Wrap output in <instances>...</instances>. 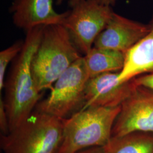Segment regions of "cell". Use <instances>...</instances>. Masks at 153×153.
Returning a JSON list of instances; mask_svg holds the SVG:
<instances>
[{
	"mask_svg": "<svg viewBox=\"0 0 153 153\" xmlns=\"http://www.w3.org/2000/svg\"><path fill=\"white\" fill-rule=\"evenodd\" d=\"M133 132L153 133V91L140 86L121 105L112 137Z\"/></svg>",
	"mask_w": 153,
	"mask_h": 153,
	"instance_id": "7",
	"label": "cell"
},
{
	"mask_svg": "<svg viewBox=\"0 0 153 153\" xmlns=\"http://www.w3.org/2000/svg\"><path fill=\"white\" fill-rule=\"evenodd\" d=\"M148 34L125 53L123 69L119 74L121 82L131 81L143 74L153 73V16Z\"/></svg>",
	"mask_w": 153,
	"mask_h": 153,
	"instance_id": "11",
	"label": "cell"
},
{
	"mask_svg": "<svg viewBox=\"0 0 153 153\" xmlns=\"http://www.w3.org/2000/svg\"><path fill=\"white\" fill-rule=\"evenodd\" d=\"M90 76L81 56L56 80L49 96L39 102L35 109L61 119H65L82 109L85 90Z\"/></svg>",
	"mask_w": 153,
	"mask_h": 153,
	"instance_id": "5",
	"label": "cell"
},
{
	"mask_svg": "<svg viewBox=\"0 0 153 153\" xmlns=\"http://www.w3.org/2000/svg\"><path fill=\"white\" fill-rule=\"evenodd\" d=\"M14 24L26 31L39 26L62 25L67 11H55L52 0H13L10 8Z\"/></svg>",
	"mask_w": 153,
	"mask_h": 153,
	"instance_id": "10",
	"label": "cell"
},
{
	"mask_svg": "<svg viewBox=\"0 0 153 153\" xmlns=\"http://www.w3.org/2000/svg\"><path fill=\"white\" fill-rule=\"evenodd\" d=\"M104 149L106 153H153V133L133 132L112 137Z\"/></svg>",
	"mask_w": 153,
	"mask_h": 153,
	"instance_id": "13",
	"label": "cell"
},
{
	"mask_svg": "<svg viewBox=\"0 0 153 153\" xmlns=\"http://www.w3.org/2000/svg\"><path fill=\"white\" fill-rule=\"evenodd\" d=\"M90 78L109 72H119L123 68L125 53L93 47L83 56Z\"/></svg>",
	"mask_w": 153,
	"mask_h": 153,
	"instance_id": "12",
	"label": "cell"
},
{
	"mask_svg": "<svg viewBox=\"0 0 153 153\" xmlns=\"http://www.w3.org/2000/svg\"><path fill=\"white\" fill-rule=\"evenodd\" d=\"M63 119L35 109L7 134H1L4 153H57L63 139Z\"/></svg>",
	"mask_w": 153,
	"mask_h": 153,
	"instance_id": "4",
	"label": "cell"
},
{
	"mask_svg": "<svg viewBox=\"0 0 153 153\" xmlns=\"http://www.w3.org/2000/svg\"><path fill=\"white\" fill-rule=\"evenodd\" d=\"M24 40L15 42L0 52V91L4 89L6 72L11 61L14 60L22 50Z\"/></svg>",
	"mask_w": 153,
	"mask_h": 153,
	"instance_id": "14",
	"label": "cell"
},
{
	"mask_svg": "<svg viewBox=\"0 0 153 153\" xmlns=\"http://www.w3.org/2000/svg\"><path fill=\"white\" fill-rule=\"evenodd\" d=\"M44 26L26 31L23 45L13 60L5 82L4 99L10 131L26 120L35 109L42 93L38 89L32 71V62Z\"/></svg>",
	"mask_w": 153,
	"mask_h": 153,
	"instance_id": "1",
	"label": "cell"
},
{
	"mask_svg": "<svg viewBox=\"0 0 153 153\" xmlns=\"http://www.w3.org/2000/svg\"><path fill=\"white\" fill-rule=\"evenodd\" d=\"M138 86L147 88L153 91V73L147 74L134 78Z\"/></svg>",
	"mask_w": 153,
	"mask_h": 153,
	"instance_id": "16",
	"label": "cell"
},
{
	"mask_svg": "<svg viewBox=\"0 0 153 153\" xmlns=\"http://www.w3.org/2000/svg\"><path fill=\"white\" fill-rule=\"evenodd\" d=\"M80 0H57V4H61L64 2H68V4L71 5V6L74 5L76 4L78 2H79Z\"/></svg>",
	"mask_w": 153,
	"mask_h": 153,
	"instance_id": "18",
	"label": "cell"
},
{
	"mask_svg": "<svg viewBox=\"0 0 153 153\" xmlns=\"http://www.w3.org/2000/svg\"><path fill=\"white\" fill-rule=\"evenodd\" d=\"M100 1L105 5L111 6L115 5L116 0H100Z\"/></svg>",
	"mask_w": 153,
	"mask_h": 153,
	"instance_id": "19",
	"label": "cell"
},
{
	"mask_svg": "<svg viewBox=\"0 0 153 153\" xmlns=\"http://www.w3.org/2000/svg\"><path fill=\"white\" fill-rule=\"evenodd\" d=\"M81 56L63 25L44 26L32 62L39 91L51 90L59 76Z\"/></svg>",
	"mask_w": 153,
	"mask_h": 153,
	"instance_id": "2",
	"label": "cell"
},
{
	"mask_svg": "<svg viewBox=\"0 0 153 153\" xmlns=\"http://www.w3.org/2000/svg\"><path fill=\"white\" fill-rule=\"evenodd\" d=\"M113 13L111 6L105 5L100 0H80L67 11L62 25L76 48L85 55L93 48Z\"/></svg>",
	"mask_w": 153,
	"mask_h": 153,
	"instance_id": "6",
	"label": "cell"
},
{
	"mask_svg": "<svg viewBox=\"0 0 153 153\" xmlns=\"http://www.w3.org/2000/svg\"><path fill=\"white\" fill-rule=\"evenodd\" d=\"M119 72L106 73L90 78L85 90V104L81 109L121 106L138 86L134 79L120 82Z\"/></svg>",
	"mask_w": 153,
	"mask_h": 153,
	"instance_id": "8",
	"label": "cell"
},
{
	"mask_svg": "<svg viewBox=\"0 0 153 153\" xmlns=\"http://www.w3.org/2000/svg\"><path fill=\"white\" fill-rule=\"evenodd\" d=\"M77 153H106L104 147H93L82 150Z\"/></svg>",
	"mask_w": 153,
	"mask_h": 153,
	"instance_id": "17",
	"label": "cell"
},
{
	"mask_svg": "<svg viewBox=\"0 0 153 153\" xmlns=\"http://www.w3.org/2000/svg\"><path fill=\"white\" fill-rule=\"evenodd\" d=\"M149 31V24L132 21L114 12L104 30L96 39L93 47L126 53Z\"/></svg>",
	"mask_w": 153,
	"mask_h": 153,
	"instance_id": "9",
	"label": "cell"
},
{
	"mask_svg": "<svg viewBox=\"0 0 153 153\" xmlns=\"http://www.w3.org/2000/svg\"><path fill=\"white\" fill-rule=\"evenodd\" d=\"M0 130L1 134H7L10 132L9 122L6 111L4 99H0Z\"/></svg>",
	"mask_w": 153,
	"mask_h": 153,
	"instance_id": "15",
	"label": "cell"
},
{
	"mask_svg": "<svg viewBox=\"0 0 153 153\" xmlns=\"http://www.w3.org/2000/svg\"><path fill=\"white\" fill-rule=\"evenodd\" d=\"M116 107H93L63 119V139L57 153H77L93 147H104L112 138L120 111Z\"/></svg>",
	"mask_w": 153,
	"mask_h": 153,
	"instance_id": "3",
	"label": "cell"
}]
</instances>
